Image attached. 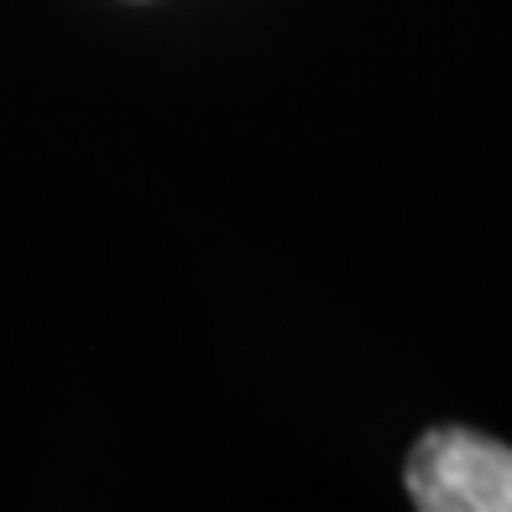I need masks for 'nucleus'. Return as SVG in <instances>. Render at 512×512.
<instances>
[{
  "instance_id": "1",
  "label": "nucleus",
  "mask_w": 512,
  "mask_h": 512,
  "mask_svg": "<svg viewBox=\"0 0 512 512\" xmlns=\"http://www.w3.org/2000/svg\"><path fill=\"white\" fill-rule=\"evenodd\" d=\"M408 492L424 512H512V450L471 429H434L408 460Z\"/></svg>"
}]
</instances>
